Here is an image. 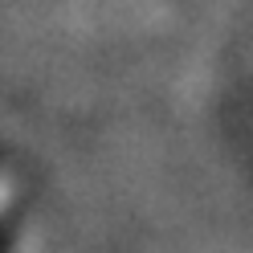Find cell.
I'll return each instance as SVG.
<instances>
[{
    "mask_svg": "<svg viewBox=\"0 0 253 253\" xmlns=\"http://www.w3.org/2000/svg\"><path fill=\"white\" fill-rule=\"evenodd\" d=\"M12 200H17V188H12V180L0 171V225H4V216H8V209H12Z\"/></svg>",
    "mask_w": 253,
    "mask_h": 253,
    "instance_id": "1",
    "label": "cell"
}]
</instances>
